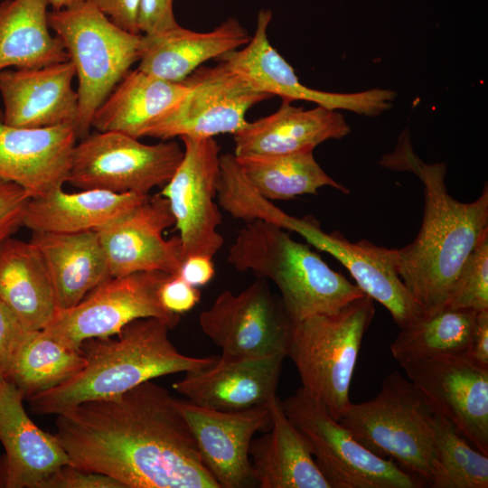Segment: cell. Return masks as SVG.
Returning a JSON list of instances; mask_svg holds the SVG:
<instances>
[{
	"label": "cell",
	"instance_id": "30",
	"mask_svg": "<svg viewBox=\"0 0 488 488\" xmlns=\"http://www.w3.org/2000/svg\"><path fill=\"white\" fill-rule=\"evenodd\" d=\"M43 0L0 3V72L70 61L63 42L50 33Z\"/></svg>",
	"mask_w": 488,
	"mask_h": 488
},
{
	"label": "cell",
	"instance_id": "4",
	"mask_svg": "<svg viewBox=\"0 0 488 488\" xmlns=\"http://www.w3.org/2000/svg\"><path fill=\"white\" fill-rule=\"evenodd\" d=\"M228 261L240 272L271 280L292 322L337 312L365 295L307 245L262 220L245 222L229 249Z\"/></svg>",
	"mask_w": 488,
	"mask_h": 488
},
{
	"label": "cell",
	"instance_id": "6",
	"mask_svg": "<svg viewBox=\"0 0 488 488\" xmlns=\"http://www.w3.org/2000/svg\"><path fill=\"white\" fill-rule=\"evenodd\" d=\"M434 414L414 384L394 371L384 378L373 399L350 402L339 422L365 447L429 483Z\"/></svg>",
	"mask_w": 488,
	"mask_h": 488
},
{
	"label": "cell",
	"instance_id": "7",
	"mask_svg": "<svg viewBox=\"0 0 488 488\" xmlns=\"http://www.w3.org/2000/svg\"><path fill=\"white\" fill-rule=\"evenodd\" d=\"M49 27L63 42L79 81L78 139L89 134L95 111L138 61L141 33L112 23L90 1L48 12Z\"/></svg>",
	"mask_w": 488,
	"mask_h": 488
},
{
	"label": "cell",
	"instance_id": "35",
	"mask_svg": "<svg viewBox=\"0 0 488 488\" xmlns=\"http://www.w3.org/2000/svg\"><path fill=\"white\" fill-rule=\"evenodd\" d=\"M444 306L477 312L488 310V236L465 260Z\"/></svg>",
	"mask_w": 488,
	"mask_h": 488
},
{
	"label": "cell",
	"instance_id": "40",
	"mask_svg": "<svg viewBox=\"0 0 488 488\" xmlns=\"http://www.w3.org/2000/svg\"><path fill=\"white\" fill-rule=\"evenodd\" d=\"M26 331L14 314L0 301V378H5Z\"/></svg>",
	"mask_w": 488,
	"mask_h": 488
},
{
	"label": "cell",
	"instance_id": "12",
	"mask_svg": "<svg viewBox=\"0 0 488 488\" xmlns=\"http://www.w3.org/2000/svg\"><path fill=\"white\" fill-rule=\"evenodd\" d=\"M262 218L296 232L317 249L335 258L348 269L359 288L389 311L399 328L425 312L399 276L392 249L364 239L351 242L338 231L326 233L314 218L289 215L274 203L264 208Z\"/></svg>",
	"mask_w": 488,
	"mask_h": 488
},
{
	"label": "cell",
	"instance_id": "1",
	"mask_svg": "<svg viewBox=\"0 0 488 488\" xmlns=\"http://www.w3.org/2000/svg\"><path fill=\"white\" fill-rule=\"evenodd\" d=\"M176 401L148 380L57 415L54 436L70 465L124 488H221Z\"/></svg>",
	"mask_w": 488,
	"mask_h": 488
},
{
	"label": "cell",
	"instance_id": "41",
	"mask_svg": "<svg viewBox=\"0 0 488 488\" xmlns=\"http://www.w3.org/2000/svg\"><path fill=\"white\" fill-rule=\"evenodd\" d=\"M118 27L140 33L137 26L140 0H89Z\"/></svg>",
	"mask_w": 488,
	"mask_h": 488
},
{
	"label": "cell",
	"instance_id": "2",
	"mask_svg": "<svg viewBox=\"0 0 488 488\" xmlns=\"http://www.w3.org/2000/svg\"><path fill=\"white\" fill-rule=\"evenodd\" d=\"M384 166L409 171L424 184L425 210L417 238L392 249L399 276L427 313L442 308L466 258L488 236V188L472 202L452 198L445 185L446 165L425 164L405 139L382 158Z\"/></svg>",
	"mask_w": 488,
	"mask_h": 488
},
{
	"label": "cell",
	"instance_id": "5",
	"mask_svg": "<svg viewBox=\"0 0 488 488\" xmlns=\"http://www.w3.org/2000/svg\"><path fill=\"white\" fill-rule=\"evenodd\" d=\"M373 301L364 295L337 312L292 322L286 356L296 367L301 388L336 420L351 402L357 358L375 314Z\"/></svg>",
	"mask_w": 488,
	"mask_h": 488
},
{
	"label": "cell",
	"instance_id": "32",
	"mask_svg": "<svg viewBox=\"0 0 488 488\" xmlns=\"http://www.w3.org/2000/svg\"><path fill=\"white\" fill-rule=\"evenodd\" d=\"M477 313L446 306L434 312H424L400 328L389 345L390 353L400 365L438 355L466 354Z\"/></svg>",
	"mask_w": 488,
	"mask_h": 488
},
{
	"label": "cell",
	"instance_id": "19",
	"mask_svg": "<svg viewBox=\"0 0 488 488\" xmlns=\"http://www.w3.org/2000/svg\"><path fill=\"white\" fill-rule=\"evenodd\" d=\"M285 354L239 358L221 354L187 371L173 389L198 406L222 411L268 406L277 396Z\"/></svg>",
	"mask_w": 488,
	"mask_h": 488
},
{
	"label": "cell",
	"instance_id": "18",
	"mask_svg": "<svg viewBox=\"0 0 488 488\" xmlns=\"http://www.w3.org/2000/svg\"><path fill=\"white\" fill-rule=\"evenodd\" d=\"M202 458L221 488L257 487L249 458L253 436L271 427L268 406L222 411L177 399Z\"/></svg>",
	"mask_w": 488,
	"mask_h": 488
},
{
	"label": "cell",
	"instance_id": "29",
	"mask_svg": "<svg viewBox=\"0 0 488 488\" xmlns=\"http://www.w3.org/2000/svg\"><path fill=\"white\" fill-rule=\"evenodd\" d=\"M0 301L27 331L45 328L58 310L45 263L31 241L8 237L0 243Z\"/></svg>",
	"mask_w": 488,
	"mask_h": 488
},
{
	"label": "cell",
	"instance_id": "25",
	"mask_svg": "<svg viewBox=\"0 0 488 488\" xmlns=\"http://www.w3.org/2000/svg\"><path fill=\"white\" fill-rule=\"evenodd\" d=\"M271 427L252 439L249 458L257 487L331 488L305 436L286 415L276 396L268 404Z\"/></svg>",
	"mask_w": 488,
	"mask_h": 488
},
{
	"label": "cell",
	"instance_id": "36",
	"mask_svg": "<svg viewBox=\"0 0 488 488\" xmlns=\"http://www.w3.org/2000/svg\"><path fill=\"white\" fill-rule=\"evenodd\" d=\"M30 199L22 187L0 179V243L22 226Z\"/></svg>",
	"mask_w": 488,
	"mask_h": 488
},
{
	"label": "cell",
	"instance_id": "38",
	"mask_svg": "<svg viewBox=\"0 0 488 488\" xmlns=\"http://www.w3.org/2000/svg\"><path fill=\"white\" fill-rule=\"evenodd\" d=\"M138 31L141 34H155L179 25L174 14V0H140Z\"/></svg>",
	"mask_w": 488,
	"mask_h": 488
},
{
	"label": "cell",
	"instance_id": "20",
	"mask_svg": "<svg viewBox=\"0 0 488 488\" xmlns=\"http://www.w3.org/2000/svg\"><path fill=\"white\" fill-rule=\"evenodd\" d=\"M77 140L72 126H9L0 109V179L22 187L31 198L62 188Z\"/></svg>",
	"mask_w": 488,
	"mask_h": 488
},
{
	"label": "cell",
	"instance_id": "24",
	"mask_svg": "<svg viewBox=\"0 0 488 488\" xmlns=\"http://www.w3.org/2000/svg\"><path fill=\"white\" fill-rule=\"evenodd\" d=\"M249 39L248 31L233 17L210 32L178 26L142 34L137 69L168 81L182 82L203 62L240 49Z\"/></svg>",
	"mask_w": 488,
	"mask_h": 488
},
{
	"label": "cell",
	"instance_id": "43",
	"mask_svg": "<svg viewBox=\"0 0 488 488\" xmlns=\"http://www.w3.org/2000/svg\"><path fill=\"white\" fill-rule=\"evenodd\" d=\"M465 355L488 368V310L477 313L471 345Z\"/></svg>",
	"mask_w": 488,
	"mask_h": 488
},
{
	"label": "cell",
	"instance_id": "21",
	"mask_svg": "<svg viewBox=\"0 0 488 488\" xmlns=\"http://www.w3.org/2000/svg\"><path fill=\"white\" fill-rule=\"evenodd\" d=\"M76 70L70 61L36 69H6L0 72L4 122L42 128L72 126L79 117V95L72 88Z\"/></svg>",
	"mask_w": 488,
	"mask_h": 488
},
{
	"label": "cell",
	"instance_id": "33",
	"mask_svg": "<svg viewBox=\"0 0 488 488\" xmlns=\"http://www.w3.org/2000/svg\"><path fill=\"white\" fill-rule=\"evenodd\" d=\"M236 159L252 186L269 201H288L304 194H317L324 186L349 193L348 188L322 169L313 151Z\"/></svg>",
	"mask_w": 488,
	"mask_h": 488
},
{
	"label": "cell",
	"instance_id": "3",
	"mask_svg": "<svg viewBox=\"0 0 488 488\" xmlns=\"http://www.w3.org/2000/svg\"><path fill=\"white\" fill-rule=\"evenodd\" d=\"M173 329L164 320H135L118 333L81 343L86 364L60 386L30 397V409L39 415H59L80 403L116 397L153 379L196 371L215 357L180 352L169 338Z\"/></svg>",
	"mask_w": 488,
	"mask_h": 488
},
{
	"label": "cell",
	"instance_id": "27",
	"mask_svg": "<svg viewBox=\"0 0 488 488\" xmlns=\"http://www.w3.org/2000/svg\"><path fill=\"white\" fill-rule=\"evenodd\" d=\"M30 241L43 258L58 309L75 306L92 289L111 277L97 230L33 231Z\"/></svg>",
	"mask_w": 488,
	"mask_h": 488
},
{
	"label": "cell",
	"instance_id": "22",
	"mask_svg": "<svg viewBox=\"0 0 488 488\" xmlns=\"http://www.w3.org/2000/svg\"><path fill=\"white\" fill-rule=\"evenodd\" d=\"M23 392L0 378V486L41 488L59 467L70 464L54 435L42 430L26 413Z\"/></svg>",
	"mask_w": 488,
	"mask_h": 488
},
{
	"label": "cell",
	"instance_id": "42",
	"mask_svg": "<svg viewBox=\"0 0 488 488\" xmlns=\"http://www.w3.org/2000/svg\"><path fill=\"white\" fill-rule=\"evenodd\" d=\"M215 274L212 258L203 255H192L183 261L179 275L193 286H201L209 283Z\"/></svg>",
	"mask_w": 488,
	"mask_h": 488
},
{
	"label": "cell",
	"instance_id": "17",
	"mask_svg": "<svg viewBox=\"0 0 488 488\" xmlns=\"http://www.w3.org/2000/svg\"><path fill=\"white\" fill-rule=\"evenodd\" d=\"M173 225L169 202L157 193L148 195L131 211L99 229L110 276L142 271L177 275L183 261L180 238L164 237Z\"/></svg>",
	"mask_w": 488,
	"mask_h": 488
},
{
	"label": "cell",
	"instance_id": "44",
	"mask_svg": "<svg viewBox=\"0 0 488 488\" xmlns=\"http://www.w3.org/2000/svg\"><path fill=\"white\" fill-rule=\"evenodd\" d=\"M47 5L52 6V11H59L77 6L88 0H43Z\"/></svg>",
	"mask_w": 488,
	"mask_h": 488
},
{
	"label": "cell",
	"instance_id": "28",
	"mask_svg": "<svg viewBox=\"0 0 488 488\" xmlns=\"http://www.w3.org/2000/svg\"><path fill=\"white\" fill-rule=\"evenodd\" d=\"M148 195L99 189L67 192L59 188L29 200L22 226L32 231L54 233L98 230L131 211Z\"/></svg>",
	"mask_w": 488,
	"mask_h": 488
},
{
	"label": "cell",
	"instance_id": "15",
	"mask_svg": "<svg viewBox=\"0 0 488 488\" xmlns=\"http://www.w3.org/2000/svg\"><path fill=\"white\" fill-rule=\"evenodd\" d=\"M401 367L435 412L488 455V368L465 354L418 359Z\"/></svg>",
	"mask_w": 488,
	"mask_h": 488
},
{
	"label": "cell",
	"instance_id": "16",
	"mask_svg": "<svg viewBox=\"0 0 488 488\" xmlns=\"http://www.w3.org/2000/svg\"><path fill=\"white\" fill-rule=\"evenodd\" d=\"M270 10L259 11L254 34L241 49L217 59L243 77L255 89L282 99L305 100L330 109L377 116L391 107L396 93L373 89L355 93H335L314 89L301 83L290 64L270 44L267 27Z\"/></svg>",
	"mask_w": 488,
	"mask_h": 488
},
{
	"label": "cell",
	"instance_id": "23",
	"mask_svg": "<svg viewBox=\"0 0 488 488\" xmlns=\"http://www.w3.org/2000/svg\"><path fill=\"white\" fill-rule=\"evenodd\" d=\"M351 131L343 114L318 106L305 109L282 99L273 114L261 117L233 135L236 157H262L314 151L329 139H341Z\"/></svg>",
	"mask_w": 488,
	"mask_h": 488
},
{
	"label": "cell",
	"instance_id": "26",
	"mask_svg": "<svg viewBox=\"0 0 488 488\" xmlns=\"http://www.w3.org/2000/svg\"><path fill=\"white\" fill-rule=\"evenodd\" d=\"M190 90L185 82H172L138 69L129 70L95 111L91 126L135 138L168 116Z\"/></svg>",
	"mask_w": 488,
	"mask_h": 488
},
{
	"label": "cell",
	"instance_id": "37",
	"mask_svg": "<svg viewBox=\"0 0 488 488\" xmlns=\"http://www.w3.org/2000/svg\"><path fill=\"white\" fill-rule=\"evenodd\" d=\"M41 488H124V486L108 475L66 464L55 470L42 483Z\"/></svg>",
	"mask_w": 488,
	"mask_h": 488
},
{
	"label": "cell",
	"instance_id": "11",
	"mask_svg": "<svg viewBox=\"0 0 488 488\" xmlns=\"http://www.w3.org/2000/svg\"><path fill=\"white\" fill-rule=\"evenodd\" d=\"M183 81L190 86L189 92L145 136L164 141L177 136L234 135L248 125L246 114L250 108L272 98L255 89L223 61L200 67Z\"/></svg>",
	"mask_w": 488,
	"mask_h": 488
},
{
	"label": "cell",
	"instance_id": "39",
	"mask_svg": "<svg viewBox=\"0 0 488 488\" xmlns=\"http://www.w3.org/2000/svg\"><path fill=\"white\" fill-rule=\"evenodd\" d=\"M159 297L168 312L180 315L191 311L200 301V290L179 275H171L161 286Z\"/></svg>",
	"mask_w": 488,
	"mask_h": 488
},
{
	"label": "cell",
	"instance_id": "8",
	"mask_svg": "<svg viewBox=\"0 0 488 488\" xmlns=\"http://www.w3.org/2000/svg\"><path fill=\"white\" fill-rule=\"evenodd\" d=\"M282 406L306 438L331 488H418L426 484L393 460L361 445L302 388L283 400Z\"/></svg>",
	"mask_w": 488,
	"mask_h": 488
},
{
	"label": "cell",
	"instance_id": "9",
	"mask_svg": "<svg viewBox=\"0 0 488 488\" xmlns=\"http://www.w3.org/2000/svg\"><path fill=\"white\" fill-rule=\"evenodd\" d=\"M183 156L172 139L146 145L120 132L89 133L73 148L67 183L81 190L149 194L171 179Z\"/></svg>",
	"mask_w": 488,
	"mask_h": 488
},
{
	"label": "cell",
	"instance_id": "13",
	"mask_svg": "<svg viewBox=\"0 0 488 488\" xmlns=\"http://www.w3.org/2000/svg\"><path fill=\"white\" fill-rule=\"evenodd\" d=\"M199 324L223 355L286 356L292 321L267 280L258 278L239 294L223 291L200 314Z\"/></svg>",
	"mask_w": 488,
	"mask_h": 488
},
{
	"label": "cell",
	"instance_id": "31",
	"mask_svg": "<svg viewBox=\"0 0 488 488\" xmlns=\"http://www.w3.org/2000/svg\"><path fill=\"white\" fill-rule=\"evenodd\" d=\"M85 364L80 348L67 344L43 329L26 331L5 379L19 389L26 400L66 382Z\"/></svg>",
	"mask_w": 488,
	"mask_h": 488
},
{
	"label": "cell",
	"instance_id": "34",
	"mask_svg": "<svg viewBox=\"0 0 488 488\" xmlns=\"http://www.w3.org/2000/svg\"><path fill=\"white\" fill-rule=\"evenodd\" d=\"M433 488H487L488 455L474 446L444 416L433 417Z\"/></svg>",
	"mask_w": 488,
	"mask_h": 488
},
{
	"label": "cell",
	"instance_id": "10",
	"mask_svg": "<svg viewBox=\"0 0 488 488\" xmlns=\"http://www.w3.org/2000/svg\"><path fill=\"white\" fill-rule=\"evenodd\" d=\"M171 275L142 271L111 277L75 306L58 309L43 330L80 348L85 340L115 335L137 319L155 317L174 328L180 322V315L165 310L159 297L161 286Z\"/></svg>",
	"mask_w": 488,
	"mask_h": 488
},
{
	"label": "cell",
	"instance_id": "14",
	"mask_svg": "<svg viewBox=\"0 0 488 488\" xmlns=\"http://www.w3.org/2000/svg\"><path fill=\"white\" fill-rule=\"evenodd\" d=\"M181 139L183 156L159 193L169 202L183 259L192 255L213 258L224 244L218 231L221 214L215 202L220 146L214 138Z\"/></svg>",
	"mask_w": 488,
	"mask_h": 488
}]
</instances>
